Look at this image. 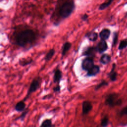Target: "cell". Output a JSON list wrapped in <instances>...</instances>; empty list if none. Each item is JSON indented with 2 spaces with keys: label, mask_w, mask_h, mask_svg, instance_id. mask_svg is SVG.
<instances>
[{
  "label": "cell",
  "mask_w": 127,
  "mask_h": 127,
  "mask_svg": "<svg viewBox=\"0 0 127 127\" xmlns=\"http://www.w3.org/2000/svg\"><path fill=\"white\" fill-rule=\"evenodd\" d=\"M41 82L42 79L40 76L35 77L33 79L27 91V93L26 95V96L23 100L24 102L29 97L32 93L36 91L40 87Z\"/></svg>",
  "instance_id": "obj_3"
},
{
  "label": "cell",
  "mask_w": 127,
  "mask_h": 127,
  "mask_svg": "<svg viewBox=\"0 0 127 127\" xmlns=\"http://www.w3.org/2000/svg\"><path fill=\"white\" fill-rule=\"evenodd\" d=\"M120 114L121 115H127V106L124 108L121 111Z\"/></svg>",
  "instance_id": "obj_27"
},
{
  "label": "cell",
  "mask_w": 127,
  "mask_h": 127,
  "mask_svg": "<svg viewBox=\"0 0 127 127\" xmlns=\"http://www.w3.org/2000/svg\"><path fill=\"white\" fill-rule=\"evenodd\" d=\"M93 108V105L91 102L85 101L82 104V112L83 115L88 114Z\"/></svg>",
  "instance_id": "obj_7"
},
{
  "label": "cell",
  "mask_w": 127,
  "mask_h": 127,
  "mask_svg": "<svg viewBox=\"0 0 127 127\" xmlns=\"http://www.w3.org/2000/svg\"><path fill=\"white\" fill-rule=\"evenodd\" d=\"M116 67L115 64H113L112 65V68L111 72L108 74V76L110 77V80L112 82H115L116 81L117 77V73L114 71Z\"/></svg>",
  "instance_id": "obj_15"
},
{
  "label": "cell",
  "mask_w": 127,
  "mask_h": 127,
  "mask_svg": "<svg viewBox=\"0 0 127 127\" xmlns=\"http://www.w3.org/2000/svg\"><path fill=\"white\" fill-rule=\"evenodd\" d=\"M111 56L108 54H105L102 55L100 59V62L103 65H107L111 61Z\"/></svg>",
  "instance_id": "obj_17"
},
{
  "label": "cell",
  "mask_w": 127,
  "mask_h": 127,
  "mask_svg": "<svg viewBox=\"0 0 127 127\" xmlns=\"http://www.w3.org/2000/svg\"><path fill=\"white\" fill-rule=\"evenodd\" d=\"M108 85V82H107L105 81H103L100 84H99L98 85H97L95 87V90L97 91V90H99L100 88H101L102 87L107 86Z\"/></svg>",
  "instance_id": "obj_22"
},
{
  "label": "cell",
  "mask_w": 127,
  "mask_h": 127,
  "mask_svg": "<svg viewBox=\"0 0 127 127\" xmlns=\"http://www.w3.org/2000/svg\"><path fill=\"white\" fill-rule=\"evenodd\" d=\"M62 72L58 68L55 69L54 71V76H53V82L55 84L57 83L58 85H59V83L62 78Z\"/></svg>",
  "instance_id": "obj_9"
},
{
  "label": "cell",
  "mask_w": 127,
  "mask_h": 127,
  "mask_svg": "<svg viewBox=\"0 0 127 127\" xmlns=\"http://www.w3.org/2000/svg\"><path fill=\"white\" fill-rule=\"evenodd\" d=\"M28 110H26L24 111H23V112L21 114V115L20 116H19L18 118L16 119V120H21V121H23L24 118H25L26 115L28 114Z\"/></svg>",
  "instance_id": "obj_24"
},
{
  "label": "cell",
  "mask_w": 127,
  "mask_h": 127,
  "mask_svg": "<svg viewBox=\"0 0 127 127\" xmlns=\"http://www.w3.org/2000/svg\"><path fill=\"white\" fill-rule=\"evenodd\" d=\"M32 62L33 60L31 57H28L26 58H22L19 60V64L22 67H24L30 65Z\"/></svg>",
  "instance_id": "obj_12"
},
{
  "label": "cell",
  "mask_w": 127,
  "mask_h": 127,
  "mask_svg": "<svg viewBox=\"0 0 127 127\" xmlns=\"http://www.w3.org/2000/svg\"><path fill=\"white\" fill-rule=\"evenodd\" d=\"M127 47V41L126 40H122L120 42L119 46V49L122 50Z\"/></svg>",
  "instance_id": "obj_23"
},
{
  "label": "cell",
  "mask_w": 127,
  "mask_h": 127,
  "mask_svg": "<svg viewBox=\"0 0 127 127\" xmlns=\"http://www.w3.org/2000/svg\"><path fill=\"white\" fill-rule=\"evenodd\" d=\"M75 9V5L74 1H66L61 6L59 13L61 17L65 19L69 18Z\"/></svg>",
  "instance_id": "obj_2"
},
{
  "label": "cell",
  "mask_w": 127,
  "mask_h": 127,
  "mask_svg": "<svg viewBox=\"0 0 127 127\" xmlns=\"http://www.w3.org/2000/svg\"><path fill=\"white\" fill-rule=\"evenodd\" d=\"M118 98V95L116 93H111L108 95L105 101V104L111 107H113L116 106L117 102L119 99Z\"/></svg>",
  "instance_id": "obj_4"
},
{
  "label": "cell",
  "mask_w": 127,
  "mask_h": 127,
  "mask_svg": "<svg viewBox=\"0 0 127 127\" xmlns=\"http://www.w3.org/2000/svg\"><path fill=\"white\" fill-rule=\"evenodd\" d=\"M89 16L88 14H84V15H83L81 17V19L83 21H87V20L88 19Z\"/></svg>",
  "instance_id": "obj_28"
},
{
  "label": "cell",
  "mask_w": 127,
  "mask_h": 127,
  "mask_svg": "<svg viewBox=\"0 0 127 127\" xmlns=\"http://www.w3.org/2000/svg\"><path fill=\"white\" fill-rule=\"evenodd\" d=\"M36 38L35 32L32 29H26L21 31L17 37V44L24 47L27 44L33 43Z\"/></svg>",
  "instance_id": "obj_1"
},
{
  "label": "cell",
  "mask_w": 127,
  "mask_h": 127,
  "mask_svg": "<svg viewBox=\"0 0 127 127\" xmlns=\"http://www.w3.org/2000/svg\"><path fill=\"white\" fill-rule=\"evenodd\" d=\"M98 52L99 53H102L106 51L108 49V45L105 41L101 40L96 47Z\"/></svg>",
  "instance_id": "obj_8"
},
{
  "label": "cell",
  "mask_w": 127,
  "mask_h": 127,
  "mask_svg": "<svg viewBox=\"0 0 127 127\" xmlns=\"http://www.w3.org/2000/svg\"><path fill=\"white\" fill-rule=\"evenodd\" d=\"M100 72V67L98 65H94L90 70H89L87 74V76H94L96 75Z\"/></svg>",
  "instance_id": "obj_10"
},
{
  "label": "cell",
  "mask_w": 127,
  "mask_h": 127,
  "mask_svg": "<svg viewBox=\"0 0 127 127\" xmlns=\"http://www.w3.org/2000/svg\"><path fill=\"white\" fill-rule=\"evenodd\" d=\"M94 66V60L93 58L89 57L85 58L82 63V68L83 70L85 71L88 72Z\"/></svg>",
  "instance_id": "obj_5"
},
{
  "label": "cell",
  "mask_w": 127,
  "mask_h": 127,
  "mask_svg": "<svg viewBox=\"0 0 127 127\" xmlns=\"http://www.w3.org/2000/svg\"><path fill=\"white\" fill-rule=\"evenodd\" d=\"M52 122L51 119H46L44 120L39 127H52Z\"/></svg>",
  "instance_id": "obj_19"
},
{
  "label": "cell",
  "mask_w": 127,
  "mask_h": 127,
  "mask_svg": "<svg viewBox=\"0 0 127 127\" xmlns=\"http://www.w3.org/2000/svg\"><path fill=\"white\" fill-rule=\"evenodd\" d=\"M86 37H87L88 39L92 42H94L95 41H96V40L98 38V35L97 33L95 32H89L88 33H87L86 35Z\"/></svg>",
  "instance_id": "obj_16"
},
{
  "label": "cell",
  "mask_w": 127,
  "mask_h": 127,
  "mask_svg": "<svg viewBox=\"0 0 127 127\" xmlns=\"http://www.w3.org/2000/svg\"><path fill=\"white\" fill-rule=\"evenodd\" d=\"M72 43L70 42H66L63 44L62 47V58L64 57L67 53L70 50L72 47Z\"/></svg>",
  "instance_id": "obj_13"
},
{
  "label": "cell",
  "mask_w": 127,
  "mask_h": 127,
  "mask_svg": "<svg viewBox=\"0 0 127 127\" xmlns=\"http://www.w3.org/2000/svg\"><path fill=\"white\" fill-rule=\"evenodd\" d=\"M118 35L117 33H115L113 38V46H115L118 42Z\"/></svg>",
  "instance_id": "obj_25"
},
{
  "label": "cell",
  "mask_w": 127,
  "mask_h": 127,
  "mask_svg": "<svg viewBox=\"0 0 127 127\" xmlns=\"http://www.w3.org/2000/svg\"><path fill=\"white\" fill-rule=\"evenodd\" d=\"M26 104L25 102L23 100L20 101L17 103V104L15 106V110L17 111V112H20L24 111L25 110Z\"/></svg>",
  "instance_id": "obj_14"
},
{
  "label": "cell",
  "mask_w": 127,
  "mask_h": 127,
  "mask_svg": "<svg viewBox=\"0 0 127 127\" xmlns=\"http://www.w3.org/2000/svg\"><path fill=\"white\" fill-rule=\"evenodd\" d=\"M53 91L55 92H59L61 90V86L59 85H57L54 87L53 89Z\"/></svg>",
  "instance_id": "obj_26"
},
{
  "label": "cell",
  "mask_w": 127,
  "mask_h": 127,
  "mask_svg": "<svg viewBox=\"0 0 127 127\" xmlns=\"http://www.w3.org/2000/svg\"><path fill=\"white\" fill-rule=\"evenodd\" d=\"M111 31L109 29L104 28L102 29L99 33V37L101 40L105 41L107 40L110 35Z\"/></svg>",
  "instance_id": "obj_11"
},
{
  "label": "cell",
  "mask_w": 127,
  "mask_h": 127,
  "mask_svg": "<svg viewBox=\"0 0 127 127\" xmlns=\"http://www.w3.org/2000/svg\"><path fill=\"white\" fill-rule=\"evenodd\" d=\"M109 124V118L108 116H105L102 120L101 122V126L102 127H107Z\"/></svg>",
  "instance_id": "obj_21"
},
{
  "label": "cell",
  "mask_w": 127,
  "mask_h": 127,
  "mask_svg": "<svg viewBox=\"0 0 127 127\" xmlns=\"http://www.w3.org/2000/svg\"><path fill=\"white\" fill-rule=\"evenodd\" d=\"M55 50L54 49L52 48L50 50L48 51L46 54V55H45L44 60L46 61V62H48L49 61L51 60V59L53 58V57L54 56V55L55 54Z\"/></svg>",
  "instance_id": "obj_18"
},
{
  "label": "cell",
  "mask_w": 127,
  "mask_h": 127,
  "mask_svg": "<svg viewBox=\"0 0 127 127\" xmlns=\"http://www.w3.org/2000/svg\"><path fill=\"white\" fill-rule=\"evenodd\" d=\"M97 52L96 48L94 46L88 47L86 49H85L83 53V56H87V57L93 58Z\"/></svg>",
  "instance_id": "obj_6"
},
{
  "label": "cell",
  "mask_w": 127,
  "mask_h": 127,
  "mask_svg": "<svg viewBox=\"0 0 127 127\" xmlns=\"http://www.w3.org/2000/svg\"><path fill=\"white\" fill-rule=\"evenodd\" d=\"M113 2V1H112V0H110V1H108L107 2H105L101 4L99 7V10L102 11V10L106 9V8H107L108 7H109L110 6V5L112 4V3Z\"/></svg>",
  "instance_id": "obj_20"
}]
</instances>
